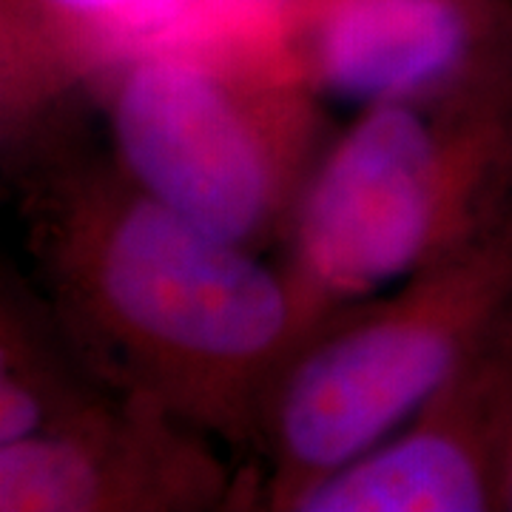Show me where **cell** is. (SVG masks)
<instances>
[{"label": "cell", "mask_w": 512, "mask_h": 512, "mask_svg": "<svg viewBox=\"0 0 512 512\" xmlns=\"http://www.w3.org/2000/svg\"><path fill=\"white\" fill-rule=\"evenodd\" d=\"M512 322V220L387 291L330 313L296 345L259 419V507L387 441Z\"/></svg>", "instance_id": "cell-4"}, {"label": "cell", "mask_w": 512, "mask_h": 512, "mask_svg": "<svg viewBox=\"0 0 512 512\" xmlns=\"http://www.w3.org/2000/svg\"><path fill=\"white\" fill-rule=\"evenodd\" d=\"M512 220V83L359 109L276 265L311 330Z\"/></svg>", "instance_id": "cell-3"}, {"label": "cell", "mask_w": 512, "mask_h": 512, "mask_svg": "<svg viewBox=\"0 0 512 512\" xmlns=\"http://www.w3.org/2000/svg\"><path fill=\"white\" fill-rule=\"evenodd\" d=\"M279 3L148 40L86 89L131 183L262 256L282 245L336 134L285 40Z\"/></svg>", "instance_id": "cell-2"}, {"label": "cell", "mask_w": 512, "mask_h": 512, "mask_svg": "<svg viewBox=\"0 0 512 512\" xmlns=\"http://www.w3.org/2000/svg\"><path fill=\"white\" fill-rule=\"evenodd\" d=\"M279 20L316 92L356 109L512 83V0H282Z\"/></svg>", "instance_id": "cell-6"}, {"label": "cell", "mask_w": 512, "mask_h": 512, "mask_svg": "<svg viewBox=\"0 0 512 512\" xmlns=\"http://www.w3.org/2000/svg\"><path fill=\"white\" fill-rule=\"evenodd\" d=\"M103 390L109 387L83 365L35 285L3 276L0 447L57 427Z\"/></svg>", "instance_id": "cell-9"}, {"label": "cell", "mask_w": 512, "mask_h": 512, "mask_svg": "<svg viewBox=\"0 0 512 512\" xmlns=\"http://www.w3.org/2000/svg\"><path fill=\"white\" fill-rule=\"evenodd\" d=\"M217 447L109 387L57 427L0 447V512L234 510L237 476Z\"/></svg>", "instance_id": "cell-5"}, {"label": "cell", "mask_w": 512, "mask_h": 512, "mask_svg": "<svg viewBox=\"0 0 512 512\" xmlns=\"http://www.w3.org/2000/svg\"><path fill=\"white\" fill-rule=\"evenodd\" d=\"M265 0H0V123L18 146L148 40Z\"/></svg>", "instance_id": "cell-8"}, {"label": "cell", "mask_w": 512, "mask_h": 512, "mask_svg": "<svg viewBox=\"0 0 512 512\" xmlns=\"http://www.w3.org/2000/svg\"><path fill=\"white\" fill-rule=\"evenodd\" d=\"M512 453V322L370 453L285 512L504 510Z\"/></svg>", "instance_id": "cell-7"}, {"label": "cell", "mask_w": 512, "mask_h": 512, "mask_svg": "<svg viewBox=\"0 0 512 512\" xmlns=\"http://www.w3.org/2000/svg\"><path fill=\"white\" fill-rule=\"evenodd\" d=\"M504 510L512 512V453H510V467H507V484H504Z\"/></svg>", "instance_id": "cell-10"}, {"label": "cell", "mask_w": 512, "mask_h": 512, "mask_svg": "<svg viewBox=\"0 0 512 512\" xmlns=\"http://www.w3.org/2000/svg\"><path fill=\"white\" fill-rule=\"evenodd\" d=\"M57 137L49 123L15 146L35 291L106 387L256 456L265 399L311 330L288 276L165 208L109 151Z\"/></svg>", "instance_id": "cell-1"}]
</instances>
